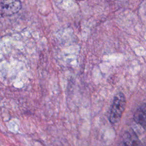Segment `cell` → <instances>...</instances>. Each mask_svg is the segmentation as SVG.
<instances>
[{
    "label": "cell",
    "instance_id": "4",
    "mask_svg": "<svg viewBox=\"0 0 146 146\" xmlns=\"http://www.w3.org/2000/svg\"><path fill=\"white\" fill-rule=\"evenodd\" d=\"M133 119L137 124L146 127V103L142 104L136 110Z\"/></svg>",
    "mask_w": 146,
    "mask_h": 146
},
{
    "label": "cell",
    "instance_id": "3",
    "mask_svg": "<svg viewBox=\"0 0 146 146\" xmlns=\"http://www.w3.org/2000/svg\"><path fill=\"white\" fill-rule=\"evenodd\" d=\"M117 146H141L138 136L133 129L127 131L121 137Z\"/></svg>",
    "mask_w": 146,
    "mask_h": 146
},
{
    "label": "cell",
    "instance_id": "5",
    "mask_svg": "<svg viewBox=\"0 0 146 146\" xmlns=\"http://www.w3.org/2000/svg\"><path fill=\"white\" fill-rule=\"evenodd\" d=\"M77 1H84V0H77Z\"/></svg>",
    "mask_w": 146,
    "mask_h": 146
},
{
    "label": "cell",
    "instance_id": "2",
    "mask_svg": "<svg viewBox=\"0 0 146 146\" xmlns=\"http://www.w3.org/2000/svg\"><path fill=\"white\" fill-rule=\"evenodd\" d=\"M22 7L19 0H2L1 2V14L7 17L18 13Z\"/></svg>",
    "mask_w": 146,
    "mask_h": 146
},
{
    "label": "cell",
    "instance_id": "1",
    "mask_svg": "<svg viewBox=\"0 0 146 146\" xmlns=\"http://www.w3.org/2000/svg\"><path fill=\"white\" fill-rule=\"evenodd\" d=\"M126 99L122 92L117 93L115 96L111 104L109 120L112 124H116L119 121L125 110Z\"/></svg>",
    "mask_w": 146,
    "mask_h": 146
}]
</instances>
